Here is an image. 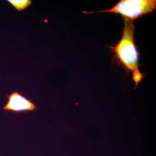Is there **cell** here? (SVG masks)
<instances>
[{
    "mask_svg": "<svg viewBox=\"0 0 156 156\" xmlns=\"http://www.w3.org/2000/svg\"><path fill=\"white\" fill-rule=\"evenodd\" d=\"M7 97V103L3 107L5 111L20 112L37 110L31 99L28 100L18 92H12Z\"/></svg>",
    "mask_w": 156,
    "mask_h": 156,
    "instance_id": "cell-3",
    "label": "cell"
},
{
    "mask_svg": "<svg viewBox=\"0 0 156 156\" xmlns=\"http://www.w3.org/2000/svg\"><path fill=\"white\" fill-rule=\"evenodd\" d=\"M124 22L122 37L113 49L118 58L132 72V80L135 83V89H136L144 76L138 69V53L134 44L133 21L124 18Z\"/></svg>",
    "mask_w": 156,
    "mask_h": 156,
    "instance_id": "cell-1",
    "label": "cell"
},
{
    "mask_svg": "<svg viewBox=\"0 0 156 156\" xmlns=\"http://www.w3.org/2000/svg\"><path fill=\"white\" fill-rule=\"evenodd\" d=\"M8 2L11 3L17 11H21L27 8L31 4L30 0H9Z\"/></svg>",
    "mask_w": 156,
    "mask_h": 156,
    "instance_id": "cell-4",
    "label": "cell"
},
{
    "mask_svg": "<svg viewBox=\"0 0 156 156\" xmlns=\"http://www.w3.org/2000/svg\"><path fill=\"white\" fill-rule=\"evenodd\" d=\"M156 8L155 0H122L109 10L96 12L120 14L124 18L133 21L141 15L151 13Z\"/></svg>",
    "mask_w": 156,
    "mask_h": 156,
    "instance_id": "cell-2",
    "label": "cell"
}]
</instances>
